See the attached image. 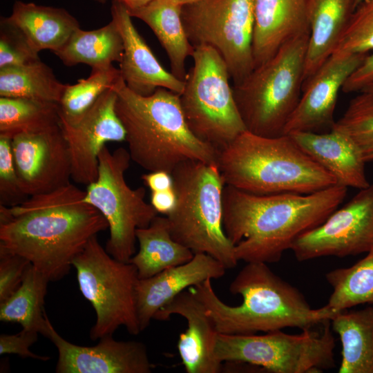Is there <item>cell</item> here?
Returning a JSON list of instances; mask_svg holds the SVG:
<instances>
[{"label": "cell", "mask_w": 373, "mask_h": 373, "mask_svg": "<svg viewBox=\"0 0 373 373\" xmlns=\"http://www.w3.org/2000/svg\"><path fill=\"white\" fill-rule=\"evenodd\" d=\"M373 82V52L367 54L363 62L352 73L344 84L342 91L358 93Z\"/></svg>", "instance_id": "cell-40"}, {"label": "cell", "mask_w": 373, "mask_h": 373, "mask_svg": "<svg viewBox=\"0 0 373 373\" xmlns=\"http://www.w3.org/2000/svg\"><path fill=\"white\" fill-rule=\"evenodd\" d=\"M121 1L128 10H136L146 6L153 0H118Z\"/></svg>", "instance_id": "cell-43"}, {"label": "cell", "mask_w": 373, "mask_h": 373, "mask_svg": "<svg viewBox=\"0 0 373 373\" xmlns=\"http://www.w3.org/2000/svg\"><path fill=\"white\" fill-rule=\"evenodd\" d=\"M117 93L106 90L79 119L68 122L60 119V127L66 142L71 162V178L86 184L97 176L99 154L108 142L126 140V131L115 110Z\"/></svg>", "instance_id": "cell-14"}, {"label": "cell", "mask_w": 373, "mask_h": 373, "mask_svg": "<svg viewBox=\"0 0 373 373\" xmlns=\"http://www.w3.org/2000/svg\"><path fill=\"white\" fill-rule=\"evenodd\" d=\"M373 247V184L359 191L321 224L299 236L291 250L298 261L345 257Z\"/></svg>", "instance_id": "cell-13"}, {"label": "cell", "mask_w": 373, "mask_h": 373, "mask_svg": "<svg viewBox=\"0 0 373 373\" xmlns=\"http://www.w3.org/2000/svg\"><path fill=\"white\" fill-rule=\"evenodd\" d=\"M98 160L97 178L87 185L84 200L108 222L107 252L128 262L136 253V230L148 227L158 213L145 201V189H131L125 180L131 160L127 149L119 147L111 152L106 145Z\"/></svg>", "instance_id": "cell-11"}, {"label": "cell", "mask_w": 373, "mask_h": 373, "mask_svg": "<svg viewBox=\"0 0 373 373\" xmlns=\"http://www.w3.org/2000/svg\"><path fill=\"white\" fill-rule=\"evenodd\" d=\"M365 1V0H354L355 9L359 4H361L362 2Z\"/></svg>", "instance_id": "cell-46"}, {"label": "cell", "mask_w": 373, "mask_h": 373, "mask_svg": "<svg viewBox=\"0 0 373 373\" xmlns=\"http://www.w3.org/2000/svg\"><path fill=\"white\" fill-rule=\"evenodd\" d=\"M72 265L79 290L95 312L92 340L113 335L121 326L133 335L141 332L135 300L139 278L132 263L111 256L95 236Z\"/></svg>", "instance_id": "cell-10"}, {"label": "cell", "mask_w": 373, "mask_h": 373, "mask_svg": "<svg viewBox=\"0 0 373 373\" xmlns=\"http://www.w3.org/2000/svg\"><path fill=\"white\" fill-rule=\"evenodd\" d=\"M123 50L120 32L112 19L98 29H77L54 53L68 66L84 64L91 68H99L110 66L114 61L119 63Z\"/></svg>", "instance_id": "cell-28"}, {"label": "cell", "mask_w": 373, "mask_h": 373, "mask_svg": "<svg viewBox=\"0 0 373 373\" xmlns=\"http://www.w3.org/2000/svg\"><path fill=\"white\" fill-rule=\"evenodd\" d=\"M181 18L191 44L216 50L233 84L254 69V0H198L182 6Z\"/></svg>", "instance_id": "cell-12"}, {"label": "cell", "mask_w": 373, "mask_h": 373, "mask_svg": "<svg viewBox=\"0 0 373 373\" xmlns=\"http://www.w3.org/2000/svg\"><path fill=\"white\" fill-rule=\"evenodd\" d=\"M176 204L166 216L173 238L193 251L207 254L226 269L238 262L222 226L224 183L217 164L186 161L171 173Z\"/></svg>", "instance_id": "cell-6"}, {"label": "cell", "mask_w": 373, "mask_h": 373, "mask_svg": "<svg viewBox=\"0 0 373 373\" xmlns=\"http://www.w3.org/2000/svg\"><path fill=\"white\" fill-rule=\"evenodd\" d=\"M30 264L26 258L0 247V302L20 286Z\"/></svg>", "instance_id": "cell-38"}, {"label": "cell", "mask_w": 373, "mask_h": 373, "mask_svg": "<svg viewBox=\"0 0 373 373\" xmlns=\"http://www.w3.org/2000/svg\"><path fill=\"white\" fill-rule=\"evenodd\" d=\"M58 351L57 373H150L153 370L146 345L120 341L107 335L94 346L73 344L61 336L48 322L44 336Z\"/></svg>", "instance_id": "cell-16"}, {"label": "cell", "mask_w": 373, "mask_h": 373, "mask_svg": "<svg viewBox=\"0 0 373 373\" xmlns=\"http://www.w3.org/2000/svg\"><path fill=\"white\" fill-rule=\"evenodd\" d=\"M181 10L182 6L173 0H153L142 8L128 11L131 17L149 26L168 56L171 73L184 82L186 60L192 56L194 47L185 32Z\"/></svg>", "instance_id": "cell-25"}, {"label": "cell", "mask_w": 373, "mask_h": 373, "mask_svg": "<svg viewBox=\"0 0 373 373\" xmlns=\"http://www.w3.org/2000/svg\"><path fill=\"white\" fill-rule=\"evenodd\" d=\"M38 334L35 331L24 329L15 334H1L0 354H17L42 361L49 360L48 356L36 354L30 350V346L37 341Z\"/></svg>", "instance_id": "cell-39"}, {"label": "cell", "mask_w": 373, "mask_h": 373, "mask_svg": "<svg viewBox=\"0 0 373 373\" xmlns=\"http://www.w3.org/2000/svg\"><path fill=\"white\" fill-rule=\"evenodd\" d=\"M38 54L17 26L7 17H1L0 68L26 65L39 60Z\"/></svg>", "instance_id": "cell-36"}, {"label": "cell", "mask_w": 373, "mask_h": 373, "mask_svg": "<svg viewBox=\"0 0 373 373\" xmlns=\"http://www.w3.org/2000/svg\"><path fill=\"white\" fill-rule=\"evenodd\" d=\"M113 88L128 151L131 160L140 167L171 174L186 161L217 164L218 150L199 140L189 128L179 94L158 88L149 96L140 95L126 86L122 77Z\"/></svg>", "instance_id": "cell-4"}, {"label": "cell", "mask_w": 373, "mask_h": 373, "mask_svg": "<svg viewBox=\"0 0 373 373\" xmlns=\"http://www.w3.org/2000/svg\"><path fill=\"white\" fill-rule=\"evenodd\" d=\"M175 3L178 4V5H180V6H184V5H186V4H189V3H193V2H195L198 0H173Z\"/></svg>", "instance_id": "cell-44"}, {"label": "cell", "mask_w": 373, "mask_h": 373, "mask_svg": "<svg viewBox=\"0 0 373 373\" xmlns=\"http://www.w3.org/2000/svg\"><path fill=\"white\" fill-rule=\"evenodd\" d=\"M48 278L32 264L28 267L20 286L0 302V320L17 323L22 329L45 336L49 319L44 309Z\"/></svg>", "instance_id": "cell-29"}, {"label": "cell", "mask_w": 373, "mask_h": 373, "mask_svg": "<svg viewBox=\"0 0 373 373\" xmlns=\"http://www.w3.org/2000/svg\"><path fill=\"white\" fill-rule=\"evenodd\" d=\"M332 128L348 135L358 146L366 163L373 161V93L358 92Z\"/></svg>", "instance_id": "cell-34"}, {"label": "cell", "mask_w": 373, "mask_h": 373, "mask_svg": "<svg viewBox=\"0 0 373 373\" xmlns=\"http://www.w3.org/2000/svg\"><path fill=\"white\" fill-rule=\"evenodd\" d=\"M361 91H367V92L373 93V82L367 85V86H365Z\"/></svg>", "instance_id": "cell-45"}, {"label": "cell", "mask_w": 373, "mask_h": 373, "mask_svg": "<svg viewBox=\"0 0 373 373\" xmlns=\"http://www.w3.org/2000/svg\"><path fill=\"white\" fill-rule=\"evenodd\" d=\"M372 52L373 0H365L354 10L332 54H368Z\"/></svg>", "instance_id": "cell-35"}, {"label": "cell", "mask_w": 373, "mask_h": 373, "mask_svg": "<svg viewBox=\"0 0 373 373\" xmlns=\"http://www.w3.org/2000/svg\"><path fill=\"white\" fill-rule=\"evenodd\" d=\"M289 135L338 184L361 189L370 184L361 152L346 133L331 128L325 133L296 131Z\"/></svg>", "instance_id": "cell-22"}, {"label": "cell", "mask_w": 373, "mask_h": 373, "mask_svg": "<svg viewBox=\"0 0 373 373\" xmlns=\"http://www.w3.org/2000/svg\"><path fill=\"white\" fill-rule=\"evenodd\" d=\"M309 38V33H304L290 39L271 59L233 85L247 131L264 137L284 134L301 97Z\"/></svg>", "instance_id": "cell-7"}, {"label": "cell", "mask_w": 373, "mask_h": 373, "mask_svg": "<svg viewBox=\"0 0 373 373\" xmlns=\"http://www.w3.org/2000/svg\"><path fill=\"white\" fill-rule=\"evenodd\" d=\"M95 1L99 3H104L106 1V0H95Z\"/></svg>", "instance_id": "cell-47"}, {"label": "cell", "mask_w": 373, "mask_h": 373, "mask_svg": "<svg viewBox=\"0 0 373 373\" xmlns=\"http://www.w3.org/2000/svg\"><path fill=\"white\" fill-rule=\"evenodd\" d=\"M59 104L23 97H0V136L12 139L59 125Z\"/></svg>", "instance_id": "cell-31"}, {"label": "cell", "mask_w": 373, "mask_h": 373, "mask_svg": "<svg viewBox=\"0 0 373 373\" xmlns=\"http://www.w3.org/2000/svg\"><path fill=\"white\" fill-rule=\"evenodd\" d=\"M364 258L351 267L326 274L332 287L327 305L340 312L362 304L373 305V247Z\"/></svg>", "instance_id": "cell-32"}, {"label": "cell", "mask_w": 373, "mask_h": 373, "mask_svg": "<svg viewBox=\"0 0 373 373\" xmlns=\"http://www.w3.org/2000/svg\"><path fill=\"white\" fill-rule=\"evenodd\" d=\"M180 102L191 132L216 150L247 131L234 99L227 66L216 50L194 47Z\"/></svg>", "instance_id": "cell-8"}, {"label": "cell", "mask_w": 373, "mask_h": 373, "mask_svg": "<svg viewBox=\"0 0 373 373\" xmlns=\"http://www.w3.org/2000/svg\"><path fill=\"white\" fill-rule=\"evenodd\" d=\"M226 269L211 256L197 253L184 264L148 278L138 279L135 300L141 332L149 325L155 314L182 291L207 280L220 278Z\"/></svg>", "instance_id": "cell-20"}, {"label": "cell", "mask_w": 373, "mask_h": 373, "mask_svg": "<svg viewBox=\"0 0 373 373\" xmlns=\"http://www.w3.org/2000/svg\"><path fill=\"white\" fill-rule=\"evenodd\" d=\"M331 321L321 331L289 334L281 329L265 334L218 333L214 355L220 363H246L273 373H319L335 366Z\"/></svg>", "instance_id": "cell-9"}, {"label": "cell", "mask_w": 373, "mask_h": 373, "mask_svg": "<svg viewBox=\"0 0 373 373\" xmlns=\"http://www.w3.org/2000/svg\"><path fill=\"white\" fill-rule=\"evenodd\" d=\"M225 185L256 193H310L337 184L289 134L264 137L245 131L218 151Z\"/></svg>", "instance_id": "cell-5"}, {"label": "cell", "mask_w": 373, "mask_h": 373, "mask_svg": "<svg viewBox=\"0 0 373 373\" xmlns=\"http://www.w3.org/2000/svg\"><path fill=\"white\" fill-rule=\"evenodd\" d=\"M14 162L12 140L0 136V204L12 207L26 200Z\"/></svg>", "instance_id": "cell-37"}, {"label": "cell", "mask_w": 373, "mask_h": 373, "mask_svg": "<svg viewBox=\"0 0 373 373\" xmlns=\"http://www.w3.org/2000/svg\"><path fill=\"white\" fill-rule=\"evenodd\" d=\"M173 314L184 317L187 329L180 334L178 350L186 373H219L222 363L214 355L218 332L204 305L190 288L182 291L155 315L167 321Z\"/></svg>", "instance_id": "cell-19"}, {"label": "cell", "mask_w": 373, "mask_h": 373, "mask_svg": "<svg viewBox=\"0 0 373 373\" xmlns=\"http://www.w3.org/2000/svg\"><path fill=\"white\" fill-rule=\"evenodd\" d=\"M367 55L332 54L303 86V93L284 134L331 129L339 91Z\"/></svg>", "instance_id": "cell-17"}, {"label": "cell", "mask_w": 373, "mask_h": 373, "mask_svg": "<svg viewBox=\"0 0 373 373\" xmlns=\"http://www.w3.org/2000/svg\"><path fill=\"white\" fill-rule=\"evenodd\" d=\"M307 5L309 38L303 86L332 54L355 10L354 0H307Z\"/></svg>", "instance_id": "cell-23"}, {"label": "cell", "mask_w": 373, "mask_h": 373, "mask_svg": "<svg viewBox=\"0 0 373 373\" xmlns=\"http://www.w3.org/2000/svg\"><path fill=\"white\" fill-rule=\"evenodd\" d=\"M138 251L129 260L139 279L148 278L191 260V250L175 241L170 232L166 216L157 215L150 224L135 232Z\"/></svg>", "instance_id": "cell-26"}, {"label": "cell", "mask_w": 373, "mask_h": 373, "mask_svg": "<svg viewBox=\"0 0 373 373\" xmlns=\"http://www.w3.org/2000/svg\"><path fill=\"white\" fill-rule=\"evenodd\" d=\"M119 68L113 65L92 68L88 77L73 85L66 84L59 104V117L73 122L82 117L108 89L120 79Z\"/></svg>", "instance_id": "cell-33"}, {"label": "cell", "mask_w": 373, "mask_h": 373, "mask_svg": "<svg viewBox=\"0 0 373 373\" xmlns=\"http://www.w3.org/2000/svg\"><path fill=\"white\" fill-rule=\"evenodd\" d=\"M254 68L290 39L309 33L307 0H254Z\"/></svg>", "instance_id": "cell-21"}, {"label": "cell", "mask_w": 373, "mask_h": 373, "mask_svg": "<svg viewBox=\"0 0 373 373\" xmlns=\"http://www.w3.org/2000/svg\"><path fill=\"white\" fill-rule=\"evenodd\" d=\"M347 187L310 193L256 194L229 185L222 191V226L238 260L278 262L302 233L323 223L344 200Z\"/></svg>", "instance_id": "cell-2"}, {"label": "cell", "mask_w": 373, "mask_h": 373, "mask_svg": "<svg viewBox=\"0 0 373 373\" xmlns=\"http://www.w3.org/2000/svg\"><path fill=\"white\" fill-rule=\"evenodd\" d=\"M150 204L158 213L166 216L176 204V195L173 187L163 191H151Z\"/></svg>", "instance_id": "cell-41"}, {"label": "cell", "mask_w": 373, "mask_h": 373, "mask_svg": "<svg viewBox=\"0 0 373 373\" xmlns=\"http://www.w3.org/2000/svg\"><path fill=\"white\" fill-rule=\"evenodd\" d=\"M66 86L40 59L26 65L0 68V97L59 103Z\"/></svg>", "instance_id": "cell-30"}, {"label": "cell", "mask_w": 373, "mask_h": 373, "mask_svg": "<svg viewBox=\"0 0 373 373\" xmlns=\"http://www.w3.org/2000/svg\"><path fill=\"white\" fill-rule=\"evenodd\" d=\"M189 288L204 305L220 334L312 329L338 313L327 305L312 308L296 287L276 275L265 262H247L231 283L230 292L242 296L239 305L224 303L216 294L211 279Z\"/></svg>", "instance_id": "cell-3"}, {"label": "cell", "mask_w": 373, "mask_h": 373, "mask_svg": "<svg viewBox=\"0 0 373 373\" xmlns=\"http://www.w3.org/2000/svg\"><path fill=\"white\" fill-rule=\"evenodd\" d=\"M7 18L38 53L46 49L53 52L59 50L80 28L78 21L64 8L21 1L15 2L12 14Z\"/></svg>", "instance_id": "cell-24"}, {"label": "cell", "mask_w": 373, "mask_h": 373, "mask_svg": "<svg viewBox=\"0 0 373 373\" xmlns=\"http://www.w3.org/2000/svg\"><path fill=\"white\" fill-rule=\"evenodd\" d=\"M12 149L22 189L28 196L70 183V157L60 123L46 130L17 135L12 139Z\"/></svg>", "instance_id": "cell-15"}, {"label": "cell", "mask_w": 373, "mask_h": 373, "mask_svg": "<svg viewBox=\"0 0 373 373\" xmlns=\"http://www.w3.org/2000/svg\"><path fill=\"white\" fill-rule=\"evenodd\" d=\"M111 10L112 19L123 41L124 50L119 70L126 86L142 96L152 95L158 88L180 95L184 82L161 65L134 26L126 7L121 1L113 0Z\"/></svg>", "instance_id": "cell-18"}, {"label": "cell", "mask_w": 373, "mask_h": 373, "mask_svg": "<svg viewBox=\"0 0 373 373\" xmlns=\"http://www.w3.org/2000/svg\"><path fill=\"white\" fill-rule=\"evenodd\" d=\"M141 179L151 191H163L173 187L172 175L166 171H151L143 174Z\"/></svg>", "instance_id": "cell-42"}, {"label": "cell", "mask_w": 373, "mask_h": 373, "mask_svg": "<svg viewBox=\"0 0 373 373\" xmlns=\"http://www.w3.org/2000/svg\"><path fill=\"white\" fill-rule=\"evenodd\" d=\"M84 196L70 182L15 206L0 204V247L26 258L50 281L61 279L90 239L108 229Z\"/></svg>", "instance_id": "cell-1"}, {"label": "cell", "mask_w": 373, "mask_h": 373, "mask_svg": "<svg viewBox=\"0 0 373 373\" xmlns=\"http://www.w3.org/2000/svg\"><path fill=\"white\" fill-rule=\"evenodd\" d=\"M341 343L339 373H373V305L344 310L331 320Z\"/></svg>", "instance_id": "cell-27"}]
</instances>
